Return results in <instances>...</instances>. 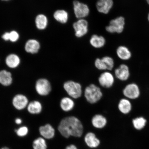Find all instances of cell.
Returning <instances> with one entry per match:
<instances>
[{
	"label": "cell",
	"instance_id": "obj_1",
	"mask_svg": "<svg viewBox=\"0 0 149 149\" xmlns=\"http://www.w3.org/2000/svg\"><path fill=\"white\" fill-rule=\"evenodd\" d=\"M83 129L82 124L79 119L72 116L62 119L58 127V130L61 135L66 138L70 136L81 137Z\"/></svg>",
	"mask_w": 149,
	"mask_h": 149
},
{
	"label": "cell",
	"instance_id": "obj_2",
	"mask_svg": "<svg viewBox=\"0 0 149 149\" xmlns=\"http://www.w3.org/2000/svg\"><path fill=\"white\" fill-rule=\"evenodd\" d=\"M84 96L89 103L94 104L97 103L101 99L102 93L100 87L94 84H92L85 88Z\"/></svg>",
	"mask_w": 149,
	"mask_h": 149
},
{
	"label": "cell",
	"instance_id": "obj_3",
	"mask_svg": "<svg viewBox=\"0 0 149 149\" xmlns=\"http://www.w3.org/2000/svg\"><path fill=\"white\" fill-rule=\"evenodd\" d=\"M63 87L67 94L72 99L81 97L82 94V89L81 84L72 81L65 82Z\"/></svg>",
	"mask_w": 149,
	"mask_h": 149
},
{
	"label": "cell",
	"instance_id": "obj_4",
	"mask_svg": "<svg viewBox=\"0 0 149 149\" xmlns=\"http://www.w3.org/2000/svg\"><path fill=\"white\" fill-rule=\"evenodd\" d=\"M125 25V20L123 17L120 16L111 20L109 25L106 27L108 32L111 33H121L124 31Z\"/></svg>",
	"mask_w": 149,
	"mask_h": 149
},
{
	"label": "cell",
	"instance_id": "obj_5",
	"mask_svg": "<svg viewBox=\"0 0 149 149\" xmlns=\"http://www.w3.org/2000/svg\"><path fill=\"white\" fill-rule=\"evenodd\" d=\"M123 94L128 100H135L138 98L141 95V90L136 84H128L123 91Z\"/></svg>",
	"mask_w": 149,
	"mask_h": 149
},
{
	"label": "cell",
	"instance_id": "obj_6",
	"mask_svg": "<svg viewBox=\"0 0 149 149\" xmlns=\"http://www.w3.org/2000/svg\"><path fill=\"white\" fill-rule=\"evenodd\" d=\"M35 88L38 95L46 96L51 92L52 88L51 84L48 79L41 78L37 80L35 84Z\"/></svg>",
	"mask_w": 149,
	"mask_h": 149
},
{
	"label": "cell",
	"instance_id": "obj_7",
	"mask_svg": "<svg viewBox=\"0 0 149 149\" xmlns=\"http://www.w3.org/2000/svg\"><path fill=\"white\" fill-rule=\"evenodd\" d=\"M73 4L74 12L76 18L81 19L88 15L90 10L86 4L77 1H74Z\"/></svg>",
	"mask_w": 149,
	"mask_h": 149
},
{
	"label": "cell",
	"instance_id": "obj_8",
	"mask_svg": "<svg viewBox=\"0 0 149 149\" xmlns=\"http://www.w3.org/2000/svg\"><path fill=\"white\" fill-rule=\"evenodd\" d=\"M88 23L84 19H79L73 24V27L75 32V35L78 38H81L86 34L88 31Z\"/></svg>",
	"mask_w": 149,
	"mask_h": 149
},
{
	"label": "cell",
	"instance_id": "obj_9",
	"mask_svg": "<svg viewBox=\"0 0 149 149\" xmlns=\"http://www.w3.org/2000/svg\"><path fill=\"white\" fill-rule=\"evenodd\" d=\"M29 103V99L25 95L18 94L14 96L12 100L14 107L18 110H22L27 107Z\"/></svg>",
	"mask_w": 149,
	"mask_h": 149
},
{
	"label": "cell",
	"instance_id": "obj_10",
	"mask_svg": "<svg viewBox=\"0 0 149 149\" xmlns=\"http://www.w3.org/2000/svg\"><path fill=\"white\" fill-rule=\"evenodd\" d=\"M114 81V78L113 74L109 72H103L98 78L100 84L105 88H109L112 86Z\"/></svg>",
	"mask_w": 149,
	"mask_h": 149
},
{
	"label": "cell",
	"instance_id": "obj_11",
	"mask_svg": "<svg viewBox=\"0 0 149 149\" xmlns=\"http://www.w3.org/2000/svg\"><path fill=\"white\" fill-rule=\"evenodd\" d=\"M115 76L121 81H125L129 79L130 72L129 67L127 65L122 64L115 69Z\"/></svg>",
	"mask_w": 149,
	"mask_h": 149
},
{
	"label": "cell",
	"instance_id": "obj_12",
	"mask_svg": "<svg viewBox=\"0 0 149 149\" xmlns=\"http://www.w3.org/2000/svg\"><path fill=\"white\" fill-rule=\"evenodd\" d=\"M113 4V0H98L96 3V7L99 12L107 14L112 8Z\"/></svg>",
	"mask_w": 149,
	"mask_h": 149
},
{
	"label": "cell",
	"instance_id": "obj_13",
	"mask_svg": "<svg viewBox=\"0 0 149 149\" xmlns=\"http://www.w3.org/2000/svg\"><path fill=\"white\" fill-rule=\"evenodd\" d=\"M118 107L121 113L124 114H127L132 111V105L129 100L124 98L122 99L119 101Z\"/></svg>",
	"mask_w": 149,
	"mask_h": 149
},
{
	"label": "cell",
	"instance_id": "obj_14",
	"mask_svg": "<svg viewBox=\"0 0 149 149\" xmlns=\"http://www.w3.org/2000/svg\"><path fill=\"white\" fill-rule=\"evenodd\" d=\"M39 132L43 137L47 139H52L55 135V130L49 124L40 127Z\"/></svg>",
	"mask_w": 149,
	"mask_h": 149
},
{
	"label": "cell",
	"instance_id": "obj_15",
	"mask_svg": "<svg viewBox=\"0 0 149 149\" xmlns=\"http://www.w3.org/2000/svg\"><path fill=\"white\" fill-rule=\"evenodd\" d=\"M13 81L12 73L3 70L0 71V84L4 86H8L12 84Z\"/></svg>",
	"mask_w": 149,
	"mask_h": 149
},
{
	"label": "cell",
	"instance_id": "obj_16",
	"mask_svg": "<svg viewBox=\"0 0 149 149\" xmlns=\"http://www.w3.org/2000/svg\"><path fill=\"white\" fill-rule=\"evenodd\" d=\"M27 111L31 114H38L41 113L42 109V104L37 100L29 102L27 107Z\"/></svg>",
	"mask_w": 149,
	"mask_h": 149
},
{
	"label": "cell",
	"instance_id": "obj_17",
	"mask_svg": "<svg viewBox=\"0 0 149 149\" xmlns=\"http://www.w3.org/2000/svg\"><path fill=\"white\" fill-rule=\"evenodd\" d=\"M20 63V58L18 56L15 54H11L6 57L5 63L9 68H16L19 66Z\"/></svg>",
	"mask_w": 149,
	"mask_h": 149
},
{
	"label": "cell",
	"instance_id": "obj_18",
	"mask_svg": "<svg viewBox=\"0 0 149 149\" xmlns=\"http://www.w3.org/2000/svg\"><path fill=\"white\" fill-rule=\"evenodd\" d=\"M39 42L36 40H30L26 43L25 50L28 53L35 54L38 53L40 49Z\"/></svg>",
	"mask_w": 149,
	"mask_h": 149
},
{
	"label": "cell",
	"instance_id": "obj_19",
	"mask_svg": "<svg viewBox=\"0 0 149 149\" xmlns=\"http://www.w3.org/2000/svg\"><path fill=\"white\" fill-rule=\"evenodd\" d=\"M60 106L61 109L65 112L72 111L74 109V103L72 98L70 97H64L61 99Z\"/></svg>",
	"mask_w": 149,
	"mask_h": 149
},
{
	"label": "cell",
	"instance_id": "obj_20",
	"mask_svg": "<svg viewBox=\"0 0 149 149\" xmlns=\"http://www.w3.org/2000/svg\"><path fill=\"white\" fill-rule=\"evenodd\" d=\"M107 120L105 117L100 114H96L93 116L92 120V125L95 127L102 128L107 125Z\"/></svg>",
	"mask_w": 149,
	"mask_h": 149
},
{
	"label": "cell",
	"instance_id": "obj_21",
	"mask_svg": "<svg viewBox=\"0 0 149 149\" xmlns=\"http://www.w3.org/2000/svg\"><path fill=\"white\" fill-rule=\"evenodd\" d=\"M117 56L122 60H129L132 57L131 52L128 48L124 46H119L116 50Z\"/></svg>",
	"mask_w": 149,
	"mask_h": 149
},
{
	"label": "cell",
	"instance_id": "obj_22",
	"mask_svg": "<svg viewBox=\"0 0 149 149\" xmlns=\"http://www.w3.org/2000/svg\"><path fill=\"white\" fill-rule=\"evenodd\" d=\"M89 42L93 47L99 48L103 47L105 45L106 40L103 36L94 35L91 37Z\"/></svg>",
	"mask_w": 149,
	"mask_h": 149
},
{
	"label": "cell",
	"instance_id": "obj_23",
	"mask_svg": "<svg viewBox=\"0 0 149 149\" xmlns=\"http://www.w3.org/2000/svg\"><path fill=\"white\" fill-rule=\"evenodd\" d=\"M85 141L88 146L91 148H96L100 144V141L92 133H87L85 136Z\"/></svg>",
	"mask_w": 149,
	"mask_h": 149
},
{
	"label": "cell",
	"instance_id": "obj_24",
	"mask_svg": "<svg viewBox=\"0 0 149 149\" xmlns=\"http://www.w3.org/2000/svg\"><path fill=\"white\" fill-rule=\"evenodd\" d=\"M68 13L64 10L56 11L54 14V17L57 22L62 24H65L68 19Z\"/></svg>",
	"mask_w": 149,
	"mask_h": 149
},
{
	"label": "cell",
	"instance_id": "obj_25",
	"mask_svg": "<svg viewBox=\"0 0 149 149\" xmlns=\"http://www.w3.org/2000/svg\"><path fill=\"white\" fill-rule=\"evenodd\" d=\"M35 23L36 27L38 29H44L47 25V19L44 15L40 14L37 16Z\"/></svg>",
	"mask_w": 149,
	"mask_h": 149
},
{
	"label": "cell",
	"instance_id": "obj_26",
	"mask_svg": "<svg viewBox=\"0 0 149 149\" xmlns=\"http://www.w3.org/2000/svg\"><path fill=\"white\" fill-rule=\"evenodd\" d=\"M146 122V119L143 117H136L132 121L134 127L137 130H141L144 128Z\"/></svg>",
	"mask_w": 149,
	"mask_h": 149
},
{
	"label": "cell",
	"instance_id": "obj_27",
	"mask_svg": "<svg viewBox=\"0 0 149 149\" xmlns=\"http://www.w3.org/2000/svg\"><path fill=\"white\" fill-rule=\"evenodd\" d=\"M33 149H47V145L45 139L42 137H39L35 140L33 143Z\"/></svg>",
	"mask_w": 149,
	"mask_h": 149
},
{
	"label": "cell",
	"instance_id": "obj_28",
	"mask_svg": "<svg viewBox=\"0 0 149 149\" xmlns=\"http://www.w3.org/2000/svg\"><path fill=\"white\" fill-rule=\"evenodd\" d=\"M102 59L107 67V70H113L114 67V62L111 57L107 56L102 57Z\"/></svg>",
	"mask_w": 149,
	"mask_h": 149
},
{
	"label": "cell",
	"instance_id": "obj_29",
	"mask_svg": "<svg viewBox=\"0 0 149 149\" xmlns=\"http://www.w3.org/2000/svg\"><path fill=\"white\" fill-rule=\"evenodd\" d=\"M95 65L98 70H107V67L102 58H97L95 61Z\"/></svg>",
	"mask_w": 149,
	"mask_h": 149
},
{
	"label": "cell",
	"instance_id": "obj_30",
	"mask_svg": "<svg viewBox=\"0 0 149 149\" xmlns=\"http://www.w3.org/2000/svg\"><path fill=\"white\" fill-rule=\"evenodd\" d=\"M15 132L19 136L24 137L27 134L29 130L27 127L24 126L15 130Z\"/></svg>",
	"mask_w": 149,
	"mask_h": 149
},
{
	"label": "cell",
	"instance_id": "obj_31",
	"mask_svg": "<svg viewBox=\"0 0 149 149\" xmlns=\"http://www.w3.org/2000/svg\"><path fill=\"white\" fill-rule=\"evenodd\" d=\"M19 38V35L16 31H12L9 33V40L12 42L17 41Z\"/></svg>",
	"mask_w": 149,
	"mask_h": 149
},
{
	"label": "cell",
	"instance_id": "obj_32",
	"mask_svg": "<svg viewBox=\"0 0 149 149\" xmlns=\"http://www.w3.org/2000/svg\"><path fill=\"white\" fill-rule=\"evenodd\" d=\"M2 38L5 40H9V33L6 32L4 33L2 36Z\"/></svg>",
	"mask_w": 149,
	"mask_h": 149
},
{
	"label": "cell",
	"instance_id": "obj_33",
	"mask_svg": "<svg viewBox=\"0 0 149 149\" xmlns=\"http://www.w3.org/2000/svg\"><path fill=\"white\" fill-rule=\"evenodd\" d=\"M15 122L16 124L19 125L22 124V120L21 118H17L15 120Z\"/></svg>",
	"mask_w": 149,
	"mask_h": 149
},
{
	"label": "cell",
	"instance_id": "obj_34",
	"mask_svg": "<svg viewBox=\"0 0 149 149\" xmlns=\"http://www.w3.org/2000/svg\"><path fill=\"white\" fill-rule=\"evenodd\" d=\"M66 149H77V148L74 145H70L67 147Z\"/></svg>",
	"mask_w": 149,
	"mask_h": 149
},
{
	"label": "cell",
	"instance_id": "obj_35",
	"mask_svg": "<svg viewBox=\"0 0 149 149\" xmlns=\"http://www.w3.org/2000/svg\"><path fill=\"white\" fill-rule=\"evenodd\" d=\"M1 149H10L7 147H3V148H2Z\"/></svg>",
	"mask_w": 149,
	"mask_h": 149
},
{
	"label": "cell",
	"instance_id": "obj_36",
	"mask_svg": "<svg viewBox=\"0 0 149 149\" xmlns=\"http://www.w3.org/2000/svg\"><path fill=\"white\" fill-rule=\"evenodd\" d=\"M147 3H148V4L149 5V0H146Z\"/></svg>",
	"mask_w": 149,
	"mask_h": 149
},
{
	"label": "cell",
	"instance_id": "obj_37",
	"mask_svg": "<svg viewBox=\"0 0 149 149\" xmlns=\"http://www.w3.org/2000/svg\"><path fill=\"white\" fill-rule=\"evenodd\" d=\"M148 21L149 22V13L148 15Z\"/></svg>",
	"mask_w": 149,
	"mask_h": 149
},
{
	"label": "cell",
	"instance_id": "obj_38",
	"mask_svg": "<svg viewBox=\"0 0 149 149\" xmlns=\"http://www.w3.org/2000/svg\"><path fill=\"white\" fill-rule=\"evenodd\" d=\"M2 1H9V0H2Z\"/></svg>",
	"mask_w": 149,
	"mask_h": 149
}]
</instances>
